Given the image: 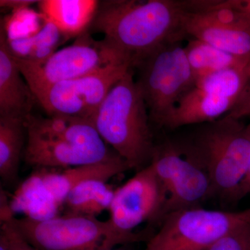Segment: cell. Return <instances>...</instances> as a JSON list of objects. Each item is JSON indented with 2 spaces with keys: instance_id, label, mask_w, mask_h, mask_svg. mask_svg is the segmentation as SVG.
Wrapping results in <instances>:
<instances>
[{
  "instance_id": "cell-8",
  "label": "cell",
  "mask_w": 250,
  "mask_h": 250,
  "mask_svg": "<svg viewBox=\"0 0 250 250\" xmlns=\"http://www.w3.org/2000/svg\"><path fill=\"white\" fill-rule=\"evenodd\" d=\"M14 59L33 94L49 85L89 75L113 64L126 63L132 67L129 59L107 41H95L85 32L79 36L75 43L56 51L42 62Z\"/></svg>"
},
{
  "instance_id": "cell-25",
  "label": "cell",
  "mask_w": 250,
  "mask_h": 250,
  "mask_svg": "<svg viewBox=\"0 0 250 250\" xmlns=\"http://www.w3.org/2000/svg\"><path fill=\"white\" fill-rule=\"evenodd\" d=\"M225 116L236 120L246 117L250 118V80L235 102L233 107Z\"/></svg>"
},
{
  "instance_id": "cell-4",
  "label": "cell",
  "mask_w": 250,
  "mask_h": 250,
  "mask_svg": "<svg viewBox=\"0 0 250 250\" xmlns=\"http://www.w3.org/2000/svg\"><path fill=\"white\" fill-rule=\"evenodd\" d=\"M130 167L116 154L108 160L69 168L35 169L18 186L9 201L13 213L25 218L44 220L62 214L70 192L88 179L108 182Z\"/></svg>"
},
{
  "instance_id": "cell-7",
  "label": "cell",
  "mask_w": 250,
  "mask_h": 250,
  "mask_svg": "<svg viewBox=\"0 0 250 250\" xmlns=\"http://www.w3.org/2000/svg\"><path fill=\"white\" fill-rule=\"evenodd\" d=\"M180 42L162 46L136 67L149 118L159 126L196 83Z\"/></svg>"
},
{
  "instance_id": "cell-23",
  "label": "cell",
  "mask_w": 250,
  "mask_h": 250,
  "mask_svg": "<svg viewBox=\"0 0 250 250\" xmlns=\"http://www.w3.org/2000/svg\"><path fill=\"white\" fill-rule=\"evenodd\" d=\"M250 224L233 230L207 250H247Z\"/></svg>"
},
{
  "instance_id": "cell-15",
  "label": "cell",
  "mask_w": 250,
  "mask_h": 250,
  "mask_svg": "<svg viewBox=\"0 0 250 250\" xmlns=\"http://www.w3.org/2000/svg\"><path fill=\"white\" fill-rule=\"evenodd\" d=\"M234 103V100L219 98L194 87L160 126L174 129L184 125L212 123L228 114Z\"/></svg>"
},
{
  "instance_id": "cell-10",
  "label": "cell",
  "mask_w": 250,
  "mask_h": 250,
  "mask_svg": "<svg viewBox=\"0 0 250 250\" xmlns=\"http://www.w3.org/2000/svg\"><path fill=\"white\" fill-rule=\"evenodd\" d=\"M131 69L129 64H113L89 75L49 85L34 95L49 116L73 117L93 123L110 90Z\"/></svg>"
},
{
  "instance_id": "cell-3",
  "label": "cell",
  "mask_w": 250,
  "mask_h": 250,
  "mask_svg": "<svg viewBox=\"0 0 250 250\" xmlns=\"http://www.w3.org/2000/svg\"><path fill=\"white\" fill-rule=\"evenodd\" d=\"M149 119L144 97L131 69L110 90L93 125L102 139L130 168L140 170L150 163L154 150Z\"/></svg>"
},
{
  "instance_id": "cell-9",
  "label": "cell",
  "mask_w": 250,
  "mask_h": 250,
  "mask_svg": "<svg viewBox=\"0 0 250 250\" xmlns=\"http://www.w3.org/2000/svg\"><path fill=\"white\" fill-rule=\"evenodd\" d=\"M250 224V208L241 211L193 207L176 210L163 218L157 233L145 250H207L223 237Z\"/></svg>"
},
{
  "instance_id": "cell-6",
  "label": "cell",
  "mask_w": 250,
  "mask_h": 250,
  "mask_svg": "<svg viewBox=\"0 0 250 250\" xmlns=\"http://www.w3.org/2000/svg\"><path fill=\"white\" fill-rule=\"evenodd\" d=\"M13 223L28 243L39 250H111L146 239L143 233H124L109 219L65 213L44 220L23 217Z\"/></svg>"
},
{
  "instance_id": "cell-21",
  "label": "cell",
  "mask_w": 250,
  "mask_h": 250,
  "mask_svg": "<svg viewBox=\"0 0 250 250\" xmlns=\"http://www.w3.org/2000/svg\"><path fill=\"white\" fill-rule=\"evenodd\" d=\"M250 80V59L241 65L223 69L202 77L195 88L219 98L236 102Z\"/></svg>"
},
{
  "instance_id": "cell-29",
  "label": "cell",
  "mask_w": 250,
  "mask_h": 250,
  "mask_svg": "<svg viewBox=\"0 0 250 250\" xmlns=\"http://www.w3.org/2000/svg\"><path fill=\"white\" fill-rule=\"evenodd\" d=\"M0 250H9L5 247L4 244L0 243Z\"/></svg>"
},
{
  "instance_id": "cell-1",
  "label": "cell",
  "mask_w": 250,
  "mask_h": 250,
  "mask_svg": "<svg viewBox=\"0 0 250 250\" xmlns=\"http://www.w3.org/2000/svg\"><path fill=\"white\" fill-rule=\"evenodd\" d=\"M183 11L174 0L103 1L90 25L136 67L156 49L185 37Z\"/></svg>"
},
{
  "instance_id": "cell-28",
  "label": "cell",
  "mask_w": 250,
  "mask_h": 250,
  "mask_svg": "<svg viewBox=\"0 0 250 250\" xmlns=\"http://www.w3.org/2000/svg\"><path fill=\"white\" fill-rule=\"evenodd\" d=\"M247 250H250V229L249 233V237H248V246H247Z\"/></svg>"
},
{
  "instance_id": "cell-27",
  "label": "cell",
  "mask_w": 250,
  "mask_h": 250,
  "mask_svg": "<svg viewBox=\"0 0 250 250\" xmlns=\"http://www.w3.org/2000/svg\"><path fill=\"white\" fill-rule=\"evenodd\" d=\"M250 193V162L249 167H248V171L243 181H242L236 195H235L233 200L238 201V200H241L243 197H246L248 194Z\"/></svg>"
},
{
  "instance_id": "cell-24",
  "label": "cell",
  "mask_w": 250,
  "mask_h": 250,
  "mask_svg": "<svg viewBox=\"0 0 250 250\" xmlns=\"http://www.w3.org/2000/svg\"><path fill=\"white\" fill-rule=\"evenodd\" d=\"M12 219L1 223L0 243L9 250H39L26 241L15 227Z\"/></svg>"
},
{
  "instance_id": "cell-26",
  "label": "cell",
  "mask_w": 250,
  "mask_h": 250,
  "mask_svg": "<svg viewBox=\"0 0 250 250\" xmlns=\"http://www.w3.org/2000/svg\"><path fill=\"white\" fill-rule=\"evenodd\" d=\"M38 1H30V0H1L0 6L1 7L8 8L20 11L21 9H28L29 6L34 3H38Z\"/></svg>"
},
{
  "instance_id": "cell-17",
  "label": "cell",
  "mask_w": 250,
  "mask_h": 250,
  "mask_svg": "<svg viewBox=\"0 0 250 250\" xmlns=\"http://www.w3.org/2000/svg\"><path fill=\"white\" fill-rule=\"evenodd\" d=\"M25 119L0 117V176L11 184L18 178L27 141Z\"/></svg>"
},
{
  "instance_id": "cell-18",
  "label": "cell",
  "mask_w": 250,
  "mask_h": 250,
  "mask_svg": "<svg viewBox=\"0 0 250 250\" xmlns=\"http://www.w3.org/2000/svg\"><path fill=\"white\" fill-rule=\"evenodd\" d=\"M107 182L97 179L81 182L67 196L64 213L97 217L109 209L116 189Z\"/></svg>"
},
{
  "instance_id": "cell-30",
  "label": "cell",
  "mask_w": 250,
  "mask_h": 250,
  "mask_svg": "<svg viewBox=\"0 0 250 250\" xmlns=\"http://www.w3.org/2000/svg\"><path fill=\"white\" fill-rule=\"evenodd\" d=\"M111 250H129L126 249V248H114V249Z\"/></svg>"
},
{
  "instance_id": "cell-12",
  "label": "cell",
  "mask_w": 250,
  "mask_h": 250,
  "mask_svg": "<svg viewBox=\"0 0 250 250\" xmlns=\"http://www.w3.org/2000/svg\"><path fill=\"white\" fill-rule=\"evenodd\" d=\"M167 195L150 164L115 190L109 207L110 221L124 233L139 225L164 218Z\"/></svg>"
},
{
  "instance_id": "cell-5",
  "label": "cell",
  "mask_w": 250,
  "mask_h": 250,
  "mask_svg": "<svg viewBox=\"0 0 250 250\" xmlns=\"http://www.w3.org/2000/svg\"><path fill=\"white\" fill-rule=\"evenodd\" d=\"M207 171L214 193L233 200L250 162V124L225 116L206 126L188 153Z\"/></svg>"
},
{
  "instance_id": "cell-19",
  "label": "cell",
  "mask_w": 250,
  "mask_h": 250,
  "mask_svg": "<svg viewBox=\"0 0 250 250\" xmlns=\"http://www.w3.org/2000/svg\"><path fill=\"white\" fill-rule=\"evenodd\" d=\"M65 36L52 22L45 21L40 30L30 35L7 37L6 43L16 58L30 62H41L57 51Z\"/></svg>"
},
{
  "instance_id": "cell-13",
  "label": "cell",
  "mask_w": 250,
  "mask_h": 250,
  "mask_svg": "<svg viewBox=\"0 0 250 250\" xmlns=\"http://www.w3.org/2000/svg\"><path fill=\"white\" fill-rule=\"evenodd\" d=\"M182 31L185 37L204 41L229 53L250 56L249 21L233 10L213 9L195 12L184 10Z\"/></svg>"
},
{
  "instance_id": "cell-16",
  "label": "cell",
  "mask_w": 250,
  "mask_h": 250,
  "mask_svg": "<svg viewBox=\"0 0 250 250\" xmlns=\"http://www.w3.org/2000/svg\"><path fill=\"white\" fill-rule=\"evenodd\" d=\"M95 0H42L39 9L65 37L80 36L93 22L99 7Z\"/></svg>"
},
{
  "instance_id": "cell-2",
  "label": "cell",
  "mask_w": 250,
  "mask_h": 250,
  "mask_svg": "<svg viewBox=\"0 0 250 250\" xmlns=\"http://www.w3.org/2000/svg\"><path fill=\"white\" fill-rule=\"evenodd\" d=\"M24 161L35 169L69 168L97 164L116 153L108 150L93 123L73 117L25 118Z\"/></svg>"
},
{
  "instance_id": "cell-20",
  "label": "cell",
  "mask_w": 250,
  "mask_h": 250,
  "mask_svg": "<svg viewBox=\"0 0 250 250\" xmlns=\"http://www.w3.org/2000/svg\"><path fill=\"white\" fill-rule=\"evenodd\" d=\"M184 49L196 82L213 72L241 65L250 59V56L234 55L191 38Z\"/></svg>"
},
{
  "instance_id": "cell-22",
  "label": "cell",
  "mask_w": 250,
  "mask_h": 250,
  "mask_svg": "<svg viewBox=\"0 0 250 250\" xmlns=\"http://www.w3.org/2000/svg\"><path fill=\"white\" fill-rule=\"evenodd\" d=\"M184 9L190 12L212 9H229L250 16V0H183Z\"/></svg>"
},
{
  "instance_id": "cell-11",
  "label": "cell",
  "mask_w": 250,
  "mask_h": 250,
  "mask_svg": "<svg viewBox=\"0 0 250 250\" xmlns=\"http://www.w3.org/2000/svg\"><path fill=\"white\" fill-rule=\"evenodd\" d=\"M149 164L167 193L165 214L197 207V204L214 194L209 176L191 156H184L170 144L154 147Z\"/></svg>"
},
{
  "instance_id": "cell-14",
  "label": "cell",
  "mask_w": 250,
  "mask_h": 250,
  "mask_svg": "<svg viewBox=\"0 0 250 250\" xmlns=\"http://www.w3.org/2000/svg\"><path fill=\"white\" fill-rule=\"evenodd\" d=\"M35 96L20 71L6 43V31L0 34V117L25 119L30 114Z\"/></svg>"
}]
</instances>
